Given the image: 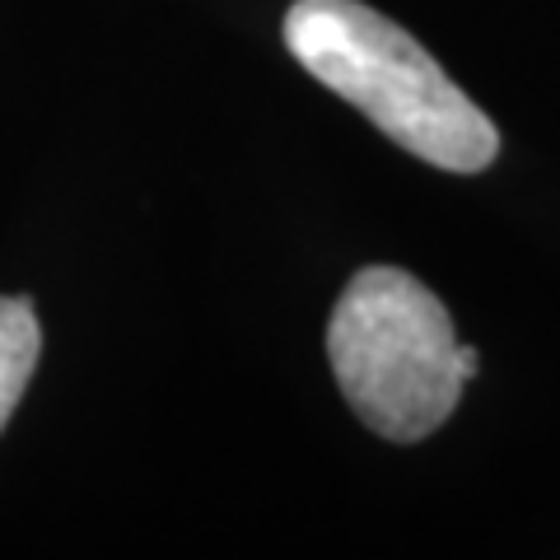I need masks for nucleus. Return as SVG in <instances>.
Listing matches in <instances>:
<instances>
[{
  "instance_id": "f257e3e1",
  "label": "nucleus",
  "mask_w": 560,
  "mask_h": 560,
  "mask_svg": "<svg viewBox=\"0 0 560 560\" xmlns=\"http://www.w3.org/2000/svg\"><path fill=\"white\" fill-rule=\"evenodd\" d=\"M285 47L313 80L430 168L481 173L495 164V121L388 14L360 0H294Z\"/></svg>"
},
{
  "instance_id": "7ed1b4c3",
  "label": "nucleus",
  "mask_w": 560,
  "mask_h": 560,
  "mask_svg": "<svg viewBox=\"0 0 560 560\" xmlns=\"http://www.w3.org/2000/svg\"><path fill=\"white\" fill-rule=\"evenodd\" d=\"M43 327L24 294H0V430L10 425L14 407L38 370Z\"/></svg>"
},
{
  "instance_id": "f03ea898",
  "label": "nucleus",
  "mask_w": 560,
  "mask_h": 560,
  "mask_svg": "<svg viewBox=\"0 0 560 560\" xmlns=\"http://www.w3.org/2000/svg\"><path fill=\"white\" fill-rule=\"evenodd\" d=\"M327 360L364 425L393 444H420L458 411L481 360L458 346L448 308L411 271L364 267L327 323Z\"/></svg>"
}]
</instances>
